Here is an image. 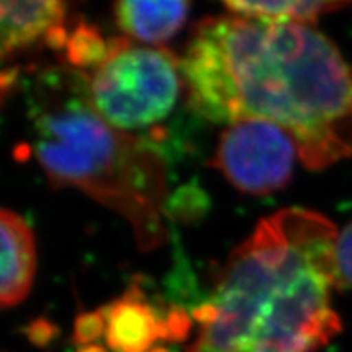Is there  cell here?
Wrapping results in <instances>:
<instances>
[{"mask_svg":"<svg viewBox=\"0 0 352 352\" xmlns=\"http://www.w3.org/2000/svg\"><path fill=\"white\" fill-rule=\"evenodd\" d=\"M201 118L267 121L287 132L308 170L352 157V64L310 25L227 13L202 20L182 59Z\"/></svg>","mask_w":352,"mask_h":352,"instance_id":"cell-1","label":"cell"},{"mask_svg":"<svg viewBox=\"0 0 352 352\" xmlns=\"http://www.w3.org/2000/svg\"><path fill=\"white\" fill-rule=\"evenodd\" d=\"M340 232L315 210L259 220L233 250L214 292L192 314L184 352H318L341 331L333 307Z\"/></svg>","mask_w":352,"mask_h":352,"instance_id":"cell-2","label":"cell"},{"mask_svg":"<svg viewBox=\"0 0 352 352\" xmlns=\"http://www.w3.org/2000/svg\"><path fill=\"white\" fill-rule=\"evenodd\" d=\"M30 145L54 188H72L127 220L139 248L166 240L168 173L164 157L139 135L113 127L88 95L87 74L52 65L33 77Z\"/></svg>","mask_w":352,"mask_h":352,"instance_id":"cell-3","label":"cell"},{"mask_svg":"<svg viewBox=\"0 0 352 352\" xmlns=\"http://www.w3.org/2000/svg\"><path fill=\"white\" fill-rule=\"evenodd\" d=\"M85 74L100 116L132 135L168 118L184 88L182 60L166 50L122 38L109 39L104 59Z\"/></svg>","mask_w":352,"mask_h":352,"instance_id":"cell-4","label":"cell"},{"mask_svg":"<svg viewBox=\"0 0 352 352\" xmlns=\"http://www.w3.org/2000/svg\"><path fill=\"white\" fill-rule=\"evenodd\" d=\"M298 155L287 132L267 121H241L220 134L210 165L239 191L267 196L290 182Z\"/></svg>","mask_w":352,"mask_h":352,"instance_id":"cell-5","label":"cell"},{"mask_svg":"<svg viewBox=\"0 0 352 352\" xmlns=\"http://www.w3.org/2000/svg\"><path fill=\"white\" fill-rule=\"evenodd\" d=\"M65 16L67 7L63 2H0V60L39 43L63 50L69 38Z\"/></svg>","mask_w":352,"mask_h":352,"instance_id":"cell-6","label":"cell"},{"mask_svg":"<svg viewBox=\"0 0 352 352\" xmlns=\"http://www.w3.org/2000/svg\"><path fill=\"white\" fill-rule=\"evenodd\" d=\"M104 323V340L113 352H155L160 340H176L175 314L162 318L155 308L134 292L100 311Z\"/></svg>","mask_w":352,"mask_h":352,"instance_id":"cell-7","label":"cell"},{"mask_svg":"<svg viewBox=\"0 0 352 352\" xmlns=\"http://www.w3.org/2000/svg\"><path fill=\"white\" fill-rule=\"evenodd\" d=\"M36 241L28 223L0 208V308L19 305L36 277Z\"/></svg>","mask_w":352,"mask_h":352,"instance_id":"cell-8","label":"cell"},{"mask_svg":"<svg viewBox=\"0 0 352 352\" xmlns=\"http://www.w3.org/2000/svg\"><path fill=\"white\" fill-rule=\"evenodd\" d=\"M188 2H120L116 23L127 36L147 44H162L175 36L189 15Z\"/></svg>","mask_w":352,"mask_h":352,"instance_id":"cell-9","label":"cell"},{"mask_svg":"<svg viewBox=\"0 0 352 352\" xmlns=\"http://www.w3.org/2000/svg\"><path fill=\"white\" fill-rule=\"evenodd\" d=\"M351 2H305V0H284V2H226L228 13L246 19L277 21V23L314 25L327 13L351 7Z\"/></svg>","mask_w":352,"mask_h":352,"instance_id":"cell-10","label":"cell"},{"mask_svg":"<svg viewBox=\"0 0 352 352\" xmlns=\"http://www.w3.org/2000/svg\"><path fill=\"white\" fill-rule=\"evenodd\" d=\"M108 43L101 38V34L95 28L88 25H80L69 34L65 43V54L70 67L82 70H94L101 64L108 52Z\"/></svg>","mask_w":352,"mask_h":352,"instance_id":"cell-11","label":"cell"},{"mask_svg":"<svg viewBox=\"0 0 352 352\" xmlns=\"http://www.w3.org/2000/svg\"><path fill=\"white\" fill-rule=\"evenodd\" d=\"M336 276L338 289H352V222L338 235Z\"/></svg>","mask_w":352,"mask_h":352,"instance_id":"cell-12","label":"cell"},{"mask_svg":"<svg viewBox=\"0 0 352 352\" xmlns=\"http://www.w3.org/2000/svg\"><path fill=\"white\" fill-rule=\"evenodd\" d=\"M104 334V323L101 318L100 311L98 314L83 315L77 321L76 336L80 342H90L98 340Z\"/></svg>","mask_w":352,"mask_h":352,"instance_id":"cell-13","label":"cell"},{"mask_svg":"<svg viewBox=\"0 0 352 352\" xmlns=\"http://www.w3.org/2000/svg\"><path fill=\"white\" fill-rule=\"evenodd\" d=\"M80 352H107V351L101 349V347H87V349H83Z\"/></svg>","mask_w":352,"mask_h":352,"instance_id":"cell-14","label":"cell"}]
</instances>
